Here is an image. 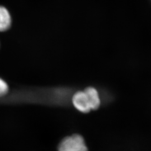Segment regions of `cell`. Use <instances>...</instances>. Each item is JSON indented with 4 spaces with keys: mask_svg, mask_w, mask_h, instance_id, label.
<instances>
[{
    "mask_svg": "<svg viewBox=\"0 0 151 151\" xmlns=\"http://www.w3.org/2000/svg\"><path fill=\"white\" fill-rule=\"evenodd\" d=\"M72 102L74 106L80 112L87 113L91 110L84 91H78L75 93L72 98Z\"/></svg>",
    "mask_w": 151,
    "mask_h": 151,
    "instance_id": "2",
    "label": "cell"
},
{
    "mask_svg": "<svg viewBox=\"0 0 151 151\" xmlns=\"http://www.w3.org/2000/svg\"><path fill=\"white\" fill-rule=\"evenodd\" d=\"M9 91L7 83L3 79L0 78V97L4 96Z\"/></svg>",
    "mask_w": 151,
    "mask_h": 151,
    "instance_id": "5",
    "label": "cell"
},
{
    "mask_svg": "<svg viewBox=\"0 0 151 151\" xmlns=\"http://www.w3.org/2000/svg\"><path fill=\"white\" fill-rule=\"evenodd\" d=\"M84 91L86 95L91 110H96L101 104V100L99 92L93 87L90 86L86 88Z\"/></svg>",
    "mask_w": 151,
    "mask_h": 151,
    "instance_id": "3",
    "label": "cell"
},
{
    "mask_svg": "<svg viewBox=\"0 0 151 151\" xmlns=\"http://www.w3.org/2000/svg\"><path fill=\"white\" fill-rule=\"evenodd\" d=\"M12 19L10 12L3 6L0 5V32L9 30L11 26Z\"/></svg>",
    "mask_w": 151,
    "mask_h": 151,
    "instance_id": "4",
    "label": "cell"
},
{
    "mask_svg": "<svg viewBox=\"0 0 151 151\" xmlns=\"http://www.w3.org/2000/svg\"><path fill=\"white\" fill-rule=\"evenodd\" d=\"M59 151H88L83 137L78 134L65 138L58 147Z\"/></svg>",
    "mask_w": 151,
    "mask_h": 151,
    "instance_id": "1",
    "label": "cell"
}]
</instances>
